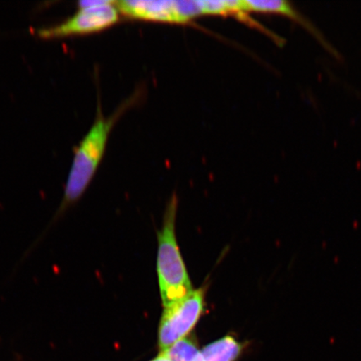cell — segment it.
<instances>
[{
	"instance_id": "10",
	"label": "cell",
	"mask_w": 361,
	"mask_h": 361,
	"mask_svg": "<svg viewBox=\"0 0 361 361\" xmlns=\"http://www.w3.org/2000/svg\"><path fill=\"white\" fill-rule=\"evenodd\" d=\"M151 361H171V360L166 356L165 354L161 353L157 356L155 359H153Z\"/></svg>"
},
{
	"instance_id": "7",
	"label": "cell",
	"mask_w": 361,
	"mask_h": 361,
	"mask_svg": "<svg viewBox=\"0 0 361 361\" xmlns=\"http://www.w3.org/2000/svg\"><path fill=\"white\" fill-rule=\"evenodd\" d=\"M243 345L233 336H225L211 343L201 351L202 361H235Z\"/></svg>"
},
{
	"instance_id": "5",
	"label": "cell",
	"mask_w": 361,
	"mask_h": 361,
	"mask_svg": "<svg viewBox=\"0 0 361 361\" xmlns=\"http://www.w3.org/2000/svg\"><path fill=\"white\" fill-rule=\"evenodd\" d=\"M117 10L134 19L185 23L179 0H124L116 2Z\"/></svg>"
},
{
	"instance_id": "2",
	"label": "cell",
	"mask_w": 361,
	"mask_h": 361,
	"mask_svg": "<svg viewBox=\"0 0 361 361\" xmlns=\"http://www.w3.org/2000/svg\"><path fill=\"white\" fill-rule=\"evenodd\" d=\"M177 207V200L174 197L169 202L164 226L158 234L157 268L164 308L185 299L193 292L190 278L176 238Z\"/></svg>"
},
{
	"instance_id": "3",
	"label": "cell",
	"mask_w": 361,
	"mask_h": 361,
	"mask_svg": "<svg viewBox=\"0 0 361 361\" xmlns=\"http://www.w3.org/2000/svg\"><path fill=\"white\" fill-rule=\"evenodd\" d=\"M79 11L60 25L42 28L36 35L42 39H58L68 36L99 32L108 28L119 20V11L116 2L81 1Z\"/></svg>"
},
{
	"instance_id": "6",
	"label": "cell",
	"mask_w": 361,
	"mask_h": 361,
	"mask_svg": "<svg viewBox=\"0 0 361 361\" xmlns=\"http://www.w3.org/2000/svg\"><path fill=\"white\" fill-rule=\"evenodd\" d=\"M243 8L245 12H260L268 13H278L283 16L290 18L300 24L302 27L313 35L316 39L319 40L320 44L327 49L329 52L334 56H338V52L329 44L324 39L322 33L308 19L296 10L290 2L284 0H243Z\"/></svg>"
},
{
	"instance_id": "4",
	"label": "cell",
	"mask_w": 361,
	"mask_h": 361,
	"mask_svg": "<svg viewBox=\"0 0 361 361\" xmlns=\"http://www.w3.org/2000/svg\"><path fill=\"white\" fill-rule=\"evenodd\" d=\"M203 306V292L197 290L177 303L165 307L158 331L161 351L183 340L192 331L201 317Z\"/></svg>"
},
{
	"instance_id": "9",
	"label": "cell",
	"mask_w": 361,
	"mask_h": 361,
	"mask_svg": "<svg viewBox=\"0 0 361 361\" xmlns=\"http://www.w3.org/2000/svg\"><path fill=\"white\" fill-rule=\"evenodd\" d=\"M202 13L209 15H224V13H237L241 15L245 13L243 10L242 1H234V0H214V1H198Z\"/></svg>"
},
{
	"instance_id": "8",
	"label": "cell",
	"mask_w": 361,
	"mask_h": 361,
	"mask_svg": "<svg viewBox=\"0 0 361 361\" xmlns=\"http://www.w3.org/2000/svg\"><path fill=\"white\" fill-rule=\"evenodd\" d=\"M161 352L171 361H202L201 351L192 341L187 338H183L169 349Z\"/></svg>"
},
{
	"instance_id": "1",
	"label": "cell",
	"mask_w": 361,
	"mask_h": 361,
	"mask_svg": "<svg viewBox=\"0 0 361 361\" xmlns=\"http://www.w3.org/2000/svg\"><path fill=\"white\" fill-rule=\"evenodd\" d=\"M126 107L128 105L121 106L115 114L105 117L103 116L101 106H98L94 123L80 145L75 149L73 161L68 175L64 193L61 204L54 214L51 225L73 207L87 191L105 153L108 137L113 126Z\"/></svg>"
}]
</instances>
